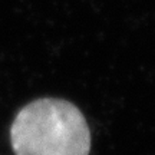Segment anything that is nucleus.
I'll return each mask as SVG.
<instances>
[{
  "label": "nucleus",
  "mask_w": 155,
  "mask_h": 155,
  "mask_svg": "<svg viewBox=\"0 0 155 155\" xmlns=\"http://www.w3.org/2000/svg\"><path fill=\"white\" fill-rule=\"evenodd\" d=\"M10 142L16 155H89L91 132L73 104L43 98L20 109L12 124Z\"/></svg>",
  "instance_id": "obj_1"
}]
</instances>
